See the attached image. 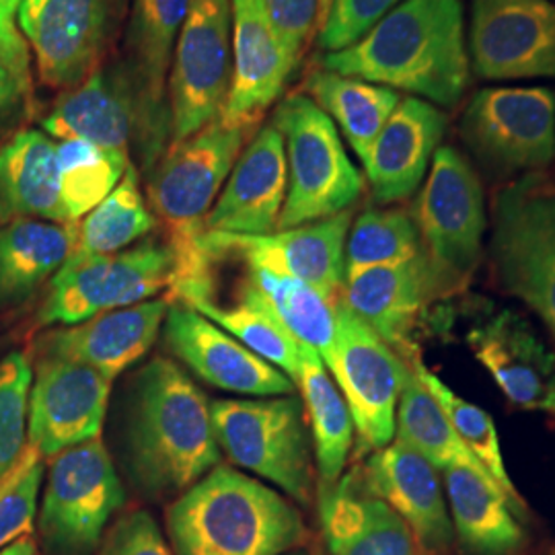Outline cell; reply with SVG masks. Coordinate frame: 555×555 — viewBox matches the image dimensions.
<instances>
[{
    "label": "cell",
    "instance_id": "obj_1",
    "mask_svg": "<svg viewBox=\"0 0 555 555\" xmlns=\"http://www.w3.org/2000/svg\"><path fill=\"white\" fill-rule=\"evenodd\" d=\"M259 124L215 118L190 139L171 144L149 179L151 212L173 256L169 297L190 305L215 298V263L206 247V217Z\"/></svg>",
    "mask_w": 555,
    "mask_h": 555
},
{
    "label": "cell",
    "instance_id": "obj_2",
    "mask_svg": "<svg viewBox=\"0 0 555 555\" xmlns=\"http://www.w3.org/2000/svg\"><path fill=\"white\" fill-rule=\"evenodd\" d=\"M124 456L134 486L151 498L181 496L220 463L210 403L169 358H153L128 401Z\"/></svg>",
    "mask_w": 555,
    "mask_h": 555
},
{
    "label": "cell",
    "instance_id": "obj_3",
    "mask_svg": "<svg viewBox=\"0 0 555 555\" xmlns=\"http://www.w3.org/2000/svg\"><path fill=\"white\" fill-rule=\"evenodd\" d=\"M461 0H403L357 43L327 52L321 64L453 107L469 82Z\"/></svg>",
    "mask_w": 555,
    "mask_h": 555
},
{
    "label": "cell",
    "instance_id": "obj_4",
    "mask_svg": "<svg viewBox=\"0 0 555 555\" xmlns=\"http://www.w3.org/2000/svg\"><path fill=\"white\" fill-rule=\"evenodd\" d=\"M176 555H288L305 520L282 494L229 465H217L167 511Z\"/></svg>",
    "mask_w": 555,
    "mask_h": 555
},
{
    "label": "cell",
    "instance_id": "obj_5",
    "mask_svg": "<svg viewBox=\"0 0 555 555\" xmlns=\"http://www.w3.org/2000/svg\"><path fill=\"white\" fill-rule=\"evenodd\" d=\"M286 149L288 192L278 231L346 212L364 181L348 157L336 124L307 93L284 98L274 114Z\"/></svg>",
    "mask_w": 555,
    "mask_h": 555
},
{
    "label": "cell",
    "instance_id": "obj_6",
    "mask_svg": "<svg viewBox=\"0 0 555 555\" xmlns=\"http://www.w3.org/2000/svg\"><path fill=\"white\" fill-rule=\"evenodd\" d=\"M210 416L220 451L237 467L272 481L300 504L311 502V438L298 397L219 399Z\"/></svg>",
    "mask_w": 555,
    "mask_h": 555
},
{
    "label": "cell",
    "instance_id": "obj_7",
    "mask_svg": "<svg viewBox=\"0 0 555 555\" xmlns=\"http://www.w3.org/2000/svg\"><path fill=\"white\" fill-rule=\"evenodd\" d=\"M414 220L435 298L461 291L476 270L488 219L476 171L455 149L435 153Z\"/></svg>",
    "mask_w": 555,
    "mask_h": 555
},
{
    "label": "cell",
    "instance_id": "obj_8",
    "mask_svg": "<svg viewBox=\"0 0 555 555\" xmlns=\"http://www.w3.org/2000/svg\"><path fill=\"white\" fill-rule=\"evenodd\" d=\"M126 504L116 465L101 438L54 456L40 513L41 539L52 555H93L112 516Z\"/></svg>",
    "mask_w": 555,
    "mask_h": 555
},
{
    "label": "cell",
    "instance_id": "obj_9",
    "mask_svg": "<svg viewBox=\"0 0 555 555\" xmlns=\"http://www.w3.org/2000/svg\"><path fill=\"white\" fill-rule=\"evenodd\" d=\"M171 282L173 256L167 243L146 241L109 256H70L52 280L38 319L41 325H77L169 293Z\"/></svg>",
    "mask_w": 555,
    "mask_h": 555
},
{
    "label": "cell",
    "instance_id": "obj_10",
    "mask_svg": "<svg viewBox=\"0 0 555 555\" xmlns=\"http://www.w3.org/2000/svg\"><path fill=\"white\" fill-rule=\"evenodd\" d=\"M492 258L500 286L555 337V194L516 183L498 196Z\"/></svg>",
    "mask_w": 555,
    "mask_h": 555
},
{
    "label": "cell",
    "instance_id": "obj_11",
    "mask_svg": "<svg viewBox=\"0 0 555 555\" xmlns=\"http://www.w3.org/2000/svg\"><path fill=\"white\" fill-rule=\"evenodd\" d=\"M190 4L192 0H128L118 62L139 105L142 137L137 157L149 173L171 144L167 85Z\"/></svg>",
    "mask_w": 555,
    "mask_h": 555
},
{
    "label": "cell",
    "instance_id": "obj_12",
    "mask_svg": "<svg viewBox=\"0 0 555 555\" xmlns=\"http://www.w3.org/2000/svg\"><path fill=\"white\" fill-rule=\"evenodd\" d=\"M231 62V0H192L169 75L171 144L219 118Z\"/></svg>",
    "mask_w": 555,
    "mask_h": 555
},
{
    "label": "cell",
    "instance_id": "obj_13",
    "mask_svg": "<svg viewBox=\"0 0 555 555\" xmlns=\"http://www.w3.org/2000/svg\"><path fill=\"white\" fill-rule=\"evenodd\" d=\"M410 366L396 350L336 302V364L332 377L348 403L362 449L378 451L396 437L397 405Z\"/></svg>",
    "mask_w": 555,
    "mask_h": 555
},
{
    "label": "cell",
    "instance_id": "obj_14",
    "mask_svg": "<svg viewBox=\"0 0 555 555\" xmlns=\"http://www.w3.org/2000/svg\"><path fill=\"white\" fill-rule=\"evenodd\" d=\"M463 137L502 171H527L555 157V95L545 87H488L463 114Z\"/></svg>",
    "mask_w": 555,
    "mask_h": 555
},
{
    "label": "cell",
    "instance_id": "obj_15",
    "mask_svg": "<svg viewBox=\"0 0 555 555\" xmlns=\"http://www.w3.org/2000/svg\"><path fill=\"white\" fill-rule=\"evenodd\" d=\"M128 0H46L23 31L43 85L70 89L107 62L124 31Z\"/></svg>",
    "mask_w": 555,
    "mask_h": 555
},
{
    "label": "cell",
    "instance_id": "obj_16",
    "mask_svg": "<svg viewBox=\"0 0 555 555\" xmlns=\"http://www.w3.org/2000/svg\"><path fill=\"white\" fill-rule=\"evenodd\" d=\"M469 56L481 79L555 77V2L474 0Z\"/></svg>",
    "mask_w": 555,
    "mask_h": 555
},
{
    "label": "cell",
    "instance_id": "obj_17",
    "mask_svg": "<svg viewBox=\"0 0 555 555\" xmlns=\"http://www.w3.org/2000/svg\"><path fill=\"white\" fill-rule=\"evenodd\" d=\"M350 210L330 219L315 220L270 235H231L206 233V247L212 258L233 256L247 268H261L284 276L297 278L323 297L337 302L346 268V238L350 231Z\"/></svg>",
    "mask_w": 555,
    "mask_h": 555
},
{
    "label": "cell",
    "instance_id": "obj_18",
    "mask_svg": "<svg viewBox=\"0 0 555 555\" xmlns=\"http://www.w3.org/2000/svg\"><path fill=\"white\" fill-rule=\"evenodd\" d=\"M112 380L75 360L43 357L29 393V444L41 456H56L101 438Z\"/></svg>",
    "mask_w": 555,
    "mask_h": 555
},
{
    "label": "cell",
    "instance_id": "obj_19",
    "mask_svg": "<svg viewBox=\"0 0 555 555\" xmlns=\"http://www.w3.org/2000/svg\"><path fill=\"white\" fill-rule=\"evenodd\" d=\"M165 344L202 380L238 396H293L295 383L183 302H169Z\"/></svg>",
    "mask_w": 555,
    "mask_h": 555
},
{
    "label": "cell",
    "instance_id": "obj_20",
    "mask_svg": "<svg viewBox=\"0 0 555 555\" xmlns=\"http://www.w3.org/2000/svg\"><path fill=\"white\" fill-rule=\"evenodd\" d=\"M231 82L220 118L229 124H259L298 66L261 0H231Z\"/></svg>",
    "mask_w": 555,
    "mask_h": 555
},
{
    "label": "cell",
    "instance_id": "obj_21",
    "mask_svg": "<svg viewBox=\"0 0 555 555\" xmlns=\"http://www.w3.org/2000/svg\"><path fill=\"white\" fill-rule=\"evenodd\" d=\"M288 192L286 149L274 121L258 128L206 217L208 233L270 235Z\"/></svg>",
    "mask_w": 555,
    "mask_h": 555
},
{
    "label": "cell",
    "instance_id": "obj_22",
    "mask_svg": "<svg viewBox=\"0 0 555 555\" xmlns=\"http://www.w3.org/2000/svg\"><path fill=\"white\" fill-rule=\"evenodd\" d=\"M467 346L520 410L555 416V354L515 311H496L467 332Z\"/></svg>",
    "mask_w": 555,
    "mask_h": 555
},
{
    "label": "cell",
    "instance_id": "obj_23",
    "mask_svg": "<svg viewBox=\"0 0 555 555\" xmlns=\"http://www.w3.org/2000/svg\"><path fill=\"white\" fill-rule=\"evenodd\" d=\"M437 467L396 440L369 459L362 481L416 537L422 554L442 555L453 543L442 479Z\"/></svg>",
    "mask_w": 555,
    "mask_h": 555
},
{
    "label": "cell",
    "instance_id": "obj_24",
    "mask_svg": "<svg viewBox=\"0 0 555 555\" xmlns=\"http://www.w3.org/2000/svg\"><path fill=\"white\" fill-rule=\"evenodd\" d=\"M41 126L54 139L89 140L128 157L137 153L142 121L118 60L105 62L82 82L66 89Z\"/></svg>",
    "mask_w": 555,
    "mask_h": 555
},
{
    "label": "cell",
    "instance_id": "obj_25",
    "mask_svg": "<svg viewBox=\"0 0 555 555\" xmlns=\"http://www.w3.org/2000/svg\"><path fill=\"white\" fill-rule=\"evenodd\" d=\"M167 298L142 300L107 311L43 337V357L66 358L100 371L105 377L137 364L153 348L169 311Z\"/></svg>",
    "mask_w": 555,
    "mask_h": 555
},
{
    "label": "cell",
    "instance_id": "obj_26",
    "mask_svg": "<svg viewBox=\"0 0 555 555\" xmlns=\"http://www.w3.org/2000/svg\"><path fill=\"white\" fill-rule=\"evenodd\" d=\"M447 128L444 114L428 101L403 98L362 160L373 196L391 204L412 196L430 169Z\"/></svg>",
    "mask_w": 555,
    "mask_h": 555
},
{
    "label": "cell",
    "instance_id": "obj_27",
    "mask_svg": "<svg viewBox=\"0 0 555 555\" xmlns=\"http://www.w3.org/2000/svg\"><path fill=\"white\" fill-rule=\"evenodd\" d=\"M319 511L332 555H424L408 525L357 474L323 483Z\"/></svg>",
    "mask_w": 555,
    "mask_h": 555
},
{
    "label": "cell",
    "instance_id": "obj_28",
    "mask_svg": "<svg viewBox=\"0 0 555 555\" xmlns=\"http://www.w3.org/2000/svg\"><path fill=\"white\" fill-rule=\"evenodd\" d=\"M435 298L424 254L393 266L366 268L344 278L341 302L393 350H405L417 318Z\"/></svg>",
    "mask_w": 555,
    "mask_h": 555
},
{
    "label": "cell",
    "instance_id": "obj_29",
    "mask_svg": "<svg viewBox=\"0 0 555 555\" xmlns=\"http://www.w3.org/2000/svg\"><path fill=\"white\" fill-rule=\"evenodd\" d=\"M449 515L461 543L476 555H513L525 531L496 481L472 467L442 469Z\"/></svg>",
    "mask_w": 555,
    "mask_h": 555
},
{
    "label": "cell",
    "instance_id": "obj_30",
    "mask_svg": "<svg viewBox=\"0 0 555 555\" xmlns=\"http://www.w3.org/2000/svg\"><path fill=\"white\" fill-rule=\"evenodd\" d=\"M0 219L68 224L60 202L56 144L40 130H21L0 149Z\"/></svg>",
    "mask_w": 555,
    "mask_h": 555
},
{
    "label": "cell",
    "instance_id": "obj_31",
    "mask_svg": "<svg viewBox=\"0 0 555 555\" xmlns=\"http://www.w3.org/2000/svg\"><path fill=\"white\" fill-rule=\"evenodd\" d=\"M77 243L75 224L11 220L0 231V302H20L56 276Z\"/></svg>",
    "mask_w": 555,
    "mask_h": 555
},
{
    "label": "cell",
    "instance_id": "obj_32",
    "mask_svg": "<svg viewBox=\"0 0 555 555\" xmlns=\"http://www.w3.org/2000/svg\"><path fill=\"white\" fill-rule=\"evenodd\" d=\"M305 91L341 130L360 160L366 159L378 132L401 100L396 89L341 77L325 68L309 75Z\"/></svg>",
    "mask_w": 555,
    "mask_h": 555
},
{
    "label": "cell",
    "instance_id": "obj_33",
    "mask_svg": "<svg viewBox=\"0 0 555 555\" xmlns=\"http://www.w3.org/2000/svg\"><path fill=\"white\" fill-rule=\"evenodd\" d=\"M297 385L311 422L319 476L323 483H336L346 467L354 438V422L348 403L323 360L305 346H300L298 357Z\"/></svg>",
    "mask_w": 555,
    "mask_h": 555
},
{
    "label": "cell",
    "instance_id": "obj_34",
    "mask_svg": "<svg viewBox=\"0 0 555 555\" xmlns=\"http://www.w3.org/2000/svg\"><path fill=\"white\" fill-rule=\"evenodd\" d=\"M247 282L272 307L298 346L311 348L332 375L336 364V302L302 280L261 268H247Z\"/></svg>",
    "mask_w": 555,
    "mask_h": 555
},
{
    "label": "cell",
    "instance_id": "obj_35",
    "mask_svg": "<svg viewBox=\"0 0 555 555\" xmlns=\"http://www.w3.org/2000/svg\"><path fill=\"white\" fill-rule=\"evenodd\" d=\"M188 307L217 323L227 334L238 339L254 354L274 364L278 371H282L297 385L300 346L282 325L272 307L247 280L243 284L238 302L231 307L219 305L215 298H199Z\"/></svg>",
    "mask_w": 555,
    "mask_h": 555
},
{
    "label": "cell",
    "instance_id": "obj_36",
    "mask_svg": "<svg viewBox=\"0 0 555 555\" xmlns=\"http://www.w3.org/2000/svg\"><path fill=\"white\" fill-rule=\"evenodd\" d=\"M396 435L399 442L430 461L438 472L447 467H472L490 476L476 455L456 437L453 424L438 405L437 399L422 385L414 369H410L399 397Z\"/></svg>",
    "mask_w": 555,
    "mask_h": 555
},
{
    "label": "cell",
    "instance_id": "obj_37",
    "mask_svg": "<svg viewBox=\"0 0 555 555\" xmlns=\"http://www.w3.org/2000/svg\"><path fill=\"white\" fill-rule=\"evenodd\" d=\"M157 224L140 192L139 171L128 167L107 198L95 206L77 229V243L70 256H109L149 235Z\"/></svg>",
    "mask_w": 555,
    "mask_h": 555
},
{
    "label": "cell",
    "instance_id": "obj_38",
    "mask_svg": "<svg viewBox=\"0 0 555 555\" xmlns=\"http://www.w3.org/2000/svg\"><path fill=\"white\" fill-rule=\"evenodd\" d=\"M60 202L68 224L85 219L107 198L132 165L130 157L82 139L56 144Z\"/></svg>",
    "mask_w": 555,
    "mask_h": 555
},
{
    "label": "cell",
    "instance_id": "obj_39",
    "mask_svg": "<svg viewBox=\"0 0 555 555\" xmlns=\"http://www.w3.org/2000/svg\"><path fill=\"white\" fill-rule=\"evenodd\" d=\"M412 369L422 380V385L430 391V396L437 399L438 405L442 408L449 422L453 424L456 437L461 438V442L476 455L477 461L483 465V469L502 488V492L511 500L516 516H522L525 502L516 492L515 483L506 469L502 449H500L496 424L492 416L486 410L477 408L476 403H469L463 397L456 396L442 378L435 375L433 371H428L422 362L416 360Z\"/></svg>",
    "mask_w": 555,
    "mask_h": 555
},
{
    "label": "cell",
    "instance_id": "obj_40",
    "mask_svg": "<svg viewBox=\"0 0 555 555\" xmlns=\"http://www.w3.org/2000/svg\"><path fill=\"white\" fill-rule=\"evenodd\" d=\"M422 256L416 220L401 210H366L348 231L346 276L366 268L393 266Z\"/></svg>",
    "mask_w": 555,
    "mask_h": 555
},
{
    "label": "cell",
    "instance_id": "obj_41",
    "mask_svg": "<svg viewBox=\"0 0 555 555\" xmlns=\"http://www.w3.org/2000/svg\"><path fill=\"white\" fill-rule=\"evenodd\" d=\"M34 383L29 358L13 352L0 360V479L27 449V410Z\"/></svg>",
    "mask_w": 555,
    "mask_h": 555
},
{
    "label": "cell",
    "instance_id": "obj_42",
    "mask_svg": "<svg viewBox=\"0 0 555 555\" xmlns=\"http://www.w3.org/2000/svg\"><path fill=\"white\" fill-rule=\"evenodd\" d=\"M43 456L27 444L17 465L0 479V550L27 535L38 515Z\"/></svg>",
    "mask_w": 555,
    "mask_h": 555
},
{
    "label": "cell",
    "instance_id": "obj_43",
    "mask_svg": "<svg viewBox=\"0 0 555 555\" xmlns=\"http://www.w3.org/2000/svg\"><path fill=\"white\" fill-rule=\"evenodd\" d=\"M401 2L403 0H334L327 20L319 29V46L327 52H339L357 43Z\"/></svg>",
    "mask_w": 555,
    "mask_h": 555
},
{
    "label": "cell",
    "instance_id": "obj_44",
    "mask_svg": "<svg viewBox=\"0 0 555 555\" xmlns=\"http://www.w3.org/2000/svg\"><path fill=\"white\" fill-rule=\"evenodd\" d=\"M100 555H173L159 525L144 511L121 516L101 541Z\"/></svg>",
    "mask_w": 555,
    "mask_h": 555
},
{
    "label": "cell",
    "instance_id": "obj_45",
    "mask_svg": "<svg viewBox=\"0 0 555 555\" xmlns=\"http://www.w3.org/2000/svg\"><path fill=\"white\" fill-rule=\"evenodd\" d=\"M261 7L291 54L300 60L318 27L319 0H261Z\"/></svg>",
    "mask_w": 555,
    "mask_h": 555
},
{
    "label": "cell",
    "instance_id": "obj_46",
    "mask_svg": "<svg viewBox=\"0 0 555 555\" xmlns=\"http://www.w3.org/2000/svg\"><path fill=\"white\" fill-rule=\"evenodd\" d=\"M29 80V50L23 36H0V116L27 98Z\"/></svg>",
    "mask_w": 555,
    "mask_h": 555
},
{
    "label": "cell",
    "instance_id": "obj_47",
    "mask_svg": "<svg viewBox=\"0 0 555 555\" xmlns=\"http://www.w3.org/2000/svg\"><path fill=\"white\" fill-rule=\"evenodd\" d=\"M25 0H0V36L17 31V17Z\"/></svg>",
    "mask_w": 555,
    "mask_h": 555
},
{
    "label": "cell",
    "instance_id": "obj_48",
    "mask_svg": "<svg viewBox=\"0 0 555 555\" xmlns=\"http://www.w3.org/2000/svg\"><path fill=\"white\" fill-rule=\"evenodd\" d=\"M0 555H38V550L29 537L23 535L9 543L7 547H2Z\"/></svg>",
    "mask_w": 555,
    "mask_h": 555
},
{
    "label": "cell",
    "instance_id": "obj_49",
    "mask_svg": "<svg viewBox=\"0 0 555 555\" xmlns=\"http://www.w3.org/2000/svg\"><path fill=\"white\" fill-rule=\"evenodd\" d=\"M43 2H46V0H25V2H23V7H21L20 11V17H17V21H20L21 31H25V29L34 23L36 15L40 13V9L43 7Z\"/></svg>",
    "mask_w": 555,
    "mask_h": 555
},
{
    "label": "cell",
    "instance_id": "obj_50",
    "mask_svg": "<svg viewBox=\"0 0 555 555\" xmlns=\"http://www.w3.org/2000/svg\"><path fill=\"white\" fill-rule=\"evenodd\" d=\"M332 2H334V0H319L318 29H321L323 23L327 20V13H330V9H332Z\"/></svg>",
    "mask_w": 555,
    "mask_h": 555
},
{
    "label": "cell",
    "instance_id": "obj_51",
    "mask_svg": "<svg viewBox=\"0 0 555 555\" xmlns=\"http://www.w3.org/2000/svg\"><path fill=\"white\" fill-rule=\"evenodd\" d=\"M288 555H309V554H305V552H297V554H288Z\"/></svg>",
    "mask_w": 555,
    "mask_h": 555
}]
</instances>
